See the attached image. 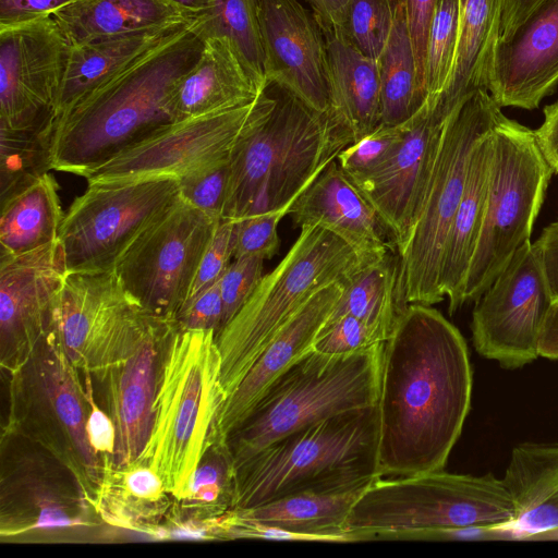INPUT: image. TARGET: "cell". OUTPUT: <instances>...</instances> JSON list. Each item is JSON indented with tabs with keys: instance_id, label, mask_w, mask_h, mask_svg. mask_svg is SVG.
I'll return each instance as SVG.
<instances>
[{
	"instance_id": "44",
	"label": "cell",
	"mask_w": 558,
	"mask_h": 558,
	"mask_svg": "<svg viewBox=\"0 0 558 558\" xmlns=\"http://www.w3.org/2000/svg\"><path fill=\"white\" fill-rule=\"evenodd\" d=\"M229 160L179 179L180 196L194 207L223 219L229 187Z\"/></svg>"
},
{
	"instance_id": "34",
	"label": "cell",
	"mask_w": 558,
	"mask_h": 558,
	"mask_svg": "<svg viewBox=\"0 0 558 558\" xmlns=\"http://www.w3.org/2000/svg\"><path fill=\"white\" fill-rule=\"evenodd\" d=\"M49 172L0 199V257L29 253L59 240L63 211Z\"/></svg>"
},
{
	"instance_id": "9",
	"label": "cell",
	"mask_w": 558,
	"mask_h": 558,
	"mask_svg": "<svg viewBox=\"0 0 558 558\" xmlns=\"http://www.w3.org/2000/svg\"><path fill=\"white\" fill-rule=\"evenodd\" d=\"M80 373L49 329L27 360L10 373L9 415L3 430L51 453L73 473L95 505L106 459L88 441L90 404Z\"/></svg>"
},
{
	"instance_id": "37",
	"label": "cell",
	"mask_w": 558,
	"mask_h": 558,
	"mask_svg": "<svg viewBox=\"0 0 558 558\" xmlns=\"http://www.w3.org/2000/svg\"><path fill=\"white\" fill-rule=\"evenodd\" d=\"M259 11L260 0H207L198 29L203 40L228 39L254 82L266 89Z\"/></svg>"
},
{
	"instance_id": "12",
	"label": "cell",
	"mask_w": 558,
	"mask_h": 558,
	"mask_svg": "<svg viewBox=\"0 0 558 558\" xmlns=\"http://www.w3.org/2000/svg\"><path fill=\"white\" fill-rule=\"evenodd\" d=\"M160 319L125 293L116 270L66 271L50 330L70 362L94 376L131 355Z\"/></svg>"
},
{
	"instance_id": "2",
	"label": "cell",
	"mask_w": 558,
	"mask_h": 558,
	"mask_svg": "<svg viewBox=\"0 0 558 558\" xmlns=\"http://www.w3.org/2000/svg\"><path fill=\"white\" fill-rule=\"evenodd\" d=\"M198 15L92 92L53 129L52 170L87 172L172 122L169 100L203 47Z\"/></svg>"
},
{
	"instance_id": "6",
	"label": "cell",
	"mask_w": 558,
	"mask_h": 558,
	"mask_svg": "<svg viewBox=\"0 0 558 558\" xmlns=\"http://www.w3.org/2000/svg\"><path fill=\"white\" fill-rule=\"evenodd\" d=\"M377 408L305 426L234 469L232 509H248L296 492L369 485L377 473Z\"/></svg>"
},
{
	"instance_id": "1",
	"label": "cell",
	"mask_w": 558,
	"mask_h": 558,
	"mask_svg": "<svg viewBox=\"0 0 558 558\" xmlns=\"http://www.w3.org/2000/svg\"><path fill=\"white\" fill-rule=\"evenodd\" d=\"M473 371L460 330L432 305L409 304L385 342L377 473L444 470L471 409Z\"/></svg>"
},
{
	"instance_id": "38",
	"label": "cell",
	"mask_w": 558,
	"mask_h": 558,
	"mask_svg": "<svg viewBox=\"0 0 558 558\" xmlns=\"http://www.w3.org/2000/svg\"><path fill=\"white\" fill-rule=\"evenodd\" d=\"M52 134L0 128V199L52 170Z\"/></svg>"
},
{
	"instance_id": "43",
	"label": "cell",
	"mask_w": 558,
	"mask_h": 558,
	"mask_svg": "<svg viewBox=\"0 0 558 558\" xmlns=\"http://www.w3.org/2000/svg\"><path fill=\"white\" fill-rule=\"evenodd\" d=\"M290 207L246 216L235 220L233 258H271L279 248L278 225Z\"/></svg>"
},
{
	"instance_id": "42",
	"label": "cell",
	"mask_w": 558,
	"mask_h": 558,
	"mask_svg": "<svg viewBox=\"0 0 558 558\" xmlns=\"http://www.w3.org/2000/svg\"><path fill=\"white\" fill-rule=\"evenodd\" d=\"M404 122L395 126L380 125L360 141L348 145L337 156L339 165L352 177L379 167L403 138Z\"/></svg>"
},
{
	"instance_id": "33",
	"label": "cell",
	"mask_w": 558,
	"mask_h": 558,
	"mask_svg": "<svg viewBox=\"0 0 558 558\" xmlns=\"http://www.w3.org/2000/svg\"><path fill=\"white\" fill-rule=\"evenodd\" d=\"M506 0H459V38L454 65L440 97L450 112L477 89H487Z\"/></svg>"
},
{
	"instance_id": "7",
	"label": "cell",
	"mask_w": 558,
	"mask_h": 558,
	"mask_svg": "<svg viewBox=\"0 0 558 558\" xmlns=\"http://www.w3.org/2000/svg\"><path fill=\"white\" fill-rule=\"evenodd\" d=\"M374 260V259H373ZM372 260L332 232L304 225L286 256L216 335L226 399L283 324L319 289L345 282Z\"/></svg>"
},
{
	"instance_id": "41",
	"label": "cell",
	"mask_w": 558,
	"mask_h": 558,
	"mask_svg": "<svg viewBox=\"0 0 558 558\" xmlns=\"http://www.w3.org/2000/svg\"><path fill=\"white\" fill-rule=\"evenodd\" d=\"M390 336L381 328L351 315L326 322L313 351L327 357H342L385 342Z\"/></svg>"
},
{
	"instance_id": "49",
	"label": "cell",
	"mask_w": 558,
	"mask_h": 558,
	"mask_svg": "<svg viewBox=\"0 0 558 558\" xmlns=\"http://www.w3.org/2000/svg\"><path fill=\"white\" fill-rule=\"evenodd\" d=\"M110 471L129 495L148 504L163 505L166 488L160 476L148 465L135 463L125 469H116L110 463Z\"/></svg>"
},
{
	"instance_id": "52",
	"label": "cell",
	"mask_w": 558,
	"mask_h": 558,
	"mask_svg": "<svg viewBox=\"0 0 558 558\" xmlns=\"http://www.w3.org/2000/svg\"><path fill=\"white\" fill-rule=\"evenodd\" d=\"M551 299L558 302V219L544 228L534 242Z\"/></svg>"
},
{
	"instance_id": "26",
	"label": "cell",
	"mask_w": 558,
	"mask_h": 558,
	"mask_svg": "<svg viewBox=\"0 0 558 558\" xmlns=\"http://www.w3.org/2000/svg\"><path fill=\"white\" fill-rule=\"evenodd\" d=\"M502 481L514 498L517 514L496 537L558 541V441L515 445Z\"/></svg>"
},
{
	"instance_id": "31",
	"label": "cell",
	"mask_w": 558,
	"mask_h": 558,
	"mask_svg": "<svg viewBox=\"0 0 558 558\" xmlns=\"http://www.w3.org/2000/svg\"><path fill=\"white\" fill-rule=\"evenodd\" d=\"M190 22L73 45L53 110V129L120 69Z\"/></svg>"
},
{
	"instance_id": "30",
	"label": "cell",
	"mask_w": 558,
	"mask_h": 558,
	"mask_svg": "<svg viewBox=\"0 0 558 558\" xmlns=\"http://www.w3.org/2000/svg\"><path fill=\"white\" fill-rule=\"evenodd\" d=\"M196 16L168 0H76L52 15L72 46L178 25Z\"/></svg>"
},
{
	"instance_id": "14",
	"label": "cell",
	"mask_w": 558,
	"mask_h": 558,
	"mask_svg": "<svg viewBox=\"0 0 558 558\" xmlns=\"http://www.w3.org/2000/svg\"><path fill=\"white\" fill-rule=\"evenodd\" d=\"M221 220L180 196L117 263L114 270L125 293L147 313L173 320Z\"/></svg>"
},
{
	"instance_id": "20",
	"label": "cell",
	"mask_w": 558,
	"mask_h": 558,
	"mask_svg": "<svg viewBox=\"0 0 558 558\" xmlns=\"http://www.w3.org/2000/svg\"><path fill=\"white\" fill-rule=\"evenodd\" d=\"M66 275L60 241L26 254L0 257V364L17 369L48 332Z\"/></svg>"
},
{
	"instance_id": "11",
	"label": "cell",
	"mask_w": 558,
	"mask_h": 558,
	"mask_svg": "<svg viewBox=\"0 0 558 558\" xmlns=\"http://www.w3.org/2000/svg\"><path fill=\"white\" fill-rule=\"evenodd\" d=\"M493 156L485 217L463 299L476 301L514 252L530 241L553 169L534 131L501 116L492 130Z\"/></svg>"
},
{
	"instance_id": "18",
	"label": "cell",
	"mask_w": 558,
	"mask_h": 558,
	"mask_svg": "<svg viewBox=\"0 0 558 558\" xmlns=\"http://www.w3.org/2000/svg\"><path fill=\"white\" fill-rule=\"evenodd\" d=\"M71 43L52 16L0 26V128L51 130Z\"/></svg>"
},
{
	"instance_id": "15",
	"label": "cell",
	"mask_w": 558,
	"mask_h": 558,
	"mask_svg": "<svg viewBox=\"0 0 558 558\" xmlns=\"http://www.w3.org/2000/svg\"><path fill=\"white\" fill-rule=\"evenodd\" d=\"M1 445L2 537L78 531L95 525L94 502L58 459L11 432L3 430Z\"/></svg>"
},
{
	"instance_id": "13",
	"label": "cell",
	"mask_w": 558,
	"mask_h": 558,
	"mask_svg": "<svg viewBox=\"0 0 558 558\" xmlns=\"http://www.w3.org/2000/svg\"><path fill=\"white\" fill-rule=\"evenodd\" d=\"M180 197L173 177L88 184L66 213L59 241L68 272H105Z\"/></svg>"
},
{
	"instance_id": "36",
	"label": "cell",
	"mask_w": 558,
	"mask_h": 558,
	"mask_svg": "<svg viewBox=\"0 0 558 558\" xmlns=\"http://www.w3.org/2000/svg\"><path fill=\"white\" fill-rule=\"evenodd\" d=\"M376 62L380 84L381 125L402 124L418 110L425 97L418 85L412 41L399 0L390 36Z\"/></svg>"
},
{
	"instance_id": "28",
	"label": "cell",
	"mask_w": 558,
	"mask_h": 558,
	"mask_svg": "<svg viewBox=\"0 0 558 558\" xmlns=\"http://www.w3.org/2000/svg\"><path fill=\"white\" fill-rule=\"evenodd\" d=\"M329 69L327 117L352 144L381 125L377 62L343 37L324 33Z\"/></svg>"
},
{
	"instance_id": "47",
	"label": "cell",
	"mask_w": 558,
	"mask_h": 558,
	"mask_svg": "<svg viewBox=\"0 0 558 558\" xmlns=\"http://www.w3.org/2000/svg\"><path fill=\"white\" fill-rule=\"evenodd\" d=\"M223 305L219 281L190 296L173 322L181 330H215L222 324Z\"/></svg>"
},
{
	"instance_id": "24",
	"label": "cell",
	"mask_w": 558,
	"mask_h": 558,
	"mask_svg": "<svg viewBox=\"0 0 558 558\" xmlns=\"http://www.w3.org/2000/svg\"><path fill=\"white\" fill-rule=\"evenodd\" d=\"M343 290L335 282L316 291L278 330L226 399L213 433V444H227L267 389L306 353L331 314ZM211 444V445H213Z\"/></svg>"
},
{
	"instance_id": "23",
	"label": "cell",
	"mask_w": 558,
	"mask_h": 558,
	"mask_svg": "<svg viewBox=\"0 0 558 558\" xmlns=\"http://www.w3.org/2000/svg\"><path fill=\"white\" fill-rule=\"evenodd\" d=\"M558 85V0H543L494 49L487 90L502 107L532 110Z\"/></svg>"
},
{
	"instance_id": "29",
	"label": "cell",
	"mask_w": 558,
	"mask_h": 558,
	"mask_svg": "<svg viewBox=\"0 0 558 558\" xmlns=\"http://www.w3.org/2000/svg\"><path fill=\"white\" fill-rule=\"evenodd\" d=\"M492 156L490 131L473 150L462 198L445 245L440 283L451 315L465 304V281L485 217Z\"/></svg>"
},
{
	"instance_id": "48",
	"label": "cell",
	"mask_w": 558,
	"mask_h": 558,
	"mask_svg": "<svg viewBox=\"0 0 558 558\" xmlns=\"http://www.w3.org/2000/svg\"><path fill=\"white\" fill-rule=\"evenodd\" d=\"M438 0H399L401 3L416 63L417 81L425 99L426 78L425 60L428 29Z\"/></svg>"
},
{
	"instance_id": "10",
	"label": "cell",
	"mask_w": 558,
	"mask_h": 558,
	"mask_svg": "<svg viewBox=\"0 0 558 558\" xmlns=\"http://www.w3.org/2000/svg\"><path fill=\"white\" fill-rule=\"evenodd\" d=\"M501 116V108L483 88L448 116L418 219L400 254L399 286L407 305H434L445 299L440 283L444 251L471 157Z\"/></svg>"
},
{
	"instance_id": "55",
	"label": "cell",
	"mask_w": 558,
	"mask_h": 558,
	"mask_svg": "<svg viewBox=\"0 0 558 558\" xmlns=\"http://www.w3.org/2000/svg\"><path fill=\"white\" fill-rule=\"evenodd\" d=\"M542 1L506 0L499 38H508Z\"/></svg>"
},
{
	"instance_id": "56",
	"label": "cell",
	"mask_w": 558,
	"mask_h": 558,
	"mask_svg": "<svg viewBox=\"0 0 558 558\" xmlns=\"http://www.w3.org/2000/svg\"><path fill=\"white\" fill-rule=\"evenodd\" d=\"M539 355L558 361V302L553 303L543 326Z\"/></svg>"
},
{
	"instance_id": "35",
	"label": "cell",
	"mask_w": 558,
	"mask_h": 558,
	"mask_svg": "<svg viewBox=\"0 0 558 558\" xmlns=\"http://www.w3.org/2000/svg\"><path fill=\"white\" fill-rule=\"evenodd\" d=\"M400 255L391 250L367 263L343 282L342 293L326 322L344 315L384 329L389 336L407 305L401 296Z\"/></svg>"
},
{
	"instance_id": "53",
	"label": "cell",
	"mask_w": 558,
	"mask_h": 558,
	"mask_svg": "<svg viewBox=\"0 0 558 558\" xmlns=\"http://www.w3.org/2000/svg\"><path fill=\"white\" fill-rule=\"evenodd\" d=\"M534 133L542 154L558 173V100L544 108V122Z\"/></svg>"
},
{
	"instance_id": "17",
	"label": "cell",
	"mask_w": 558,
	"mask_h": 558,
	"mask_svg": "<svg viewBox=\"0 0 558 558\" xmlns=\"http://www.w3.org/2000/svg\"><path fill=\"white\" fill-rule=\"evenodd\" d=\"M259 96L234 108L169 122L92 169L84 178L88 184L163 175L181 179L229 160Z\"/></svg>"
},
{
	"instance_id": "19",
	"label": "cell",
	"mask_w": 558,
	"mask_h": 558,
	"mask_svg": "<svg viewBox=\"0 0 558 558\" xmlns=\"http://www.w3.org/2000/svg\"><path fill=\"white\" fill-rule=\"evenodd\" d=\"M426 98L404 122L403 138L376 169L352 177L385 222L399 255L418 219L448 116Z\"/></svg>"
},
{
	"instance_id": "22",
	"label": "cell",
	"mask_w": 558,
	"mask_h": 558,
	"mask_svg": "<svg viewBox=\"0 0 558 558\" xmlns=\"http://www.w3.org/2000/svg\"><path fill=\"white\" fill-rule=\"evenodd\" d=\"M175 327L161 318L131 355L92 376L116 427V469L135 464L149 439L162 354Z\"/></svg>"
},
{
	"instance_id": "39",
	"label": "cell",
	"mask_w": 558,
	"mask_h": 558,
	"mask_svg": "<svg viewBox=\"0 0 558 558\" xmlns=\"http://www.w3.org/2000/svg\"><path fill=\"white\" fill-rule=\"evenodd\" d=\"M458 38L459 0H438L426 46V98L438 101L447 89L454 65Z\"/></svg>"
},
{
	"instance_id": "27",
	"label": "cell",
	"mask_w": 558,
	"mask_h": 558,
	"mask_svg": "<svg viewBox=\"0 0 558 558\" xmlns=\"http://www.w3.org/2000/svg\"><path fill=\"white\" fill-rule=\"evenodd\" d=\"M264 90L230 41L210 37L204 39L198 59L177 83L169 113L172 121L185 120L251 102Z\"/></svg>"
},
{
	"instance_id": "21",
	"label": "cell",
	"mask_w": 558,
	"mask_h": 558,
	"mask_svg": "<svg viewBox=\"0 0 558 558\" xmlns=\"http://www.w3.org/2000/svg\"><path fill=\"white\" fill-rule=\"evenodd\" d=\"M259 23L267 85L289 90L327 116V43L313 13L298 0H260Z\"/></svg>"
},
{
	"instance_id": "45",
	"label": "cell",
	"mask_w": 558,
	"mask_h": 558,
	"mask_svg": "<svg viewBox=\"0 0 558 558\" xmlns=\"http://www.w3.org/2000/svg\"><path fill=\"white\" fill-rule=\"evenodd\" d=\"M264 260L259 257L233 258L223 272L219 280L223 305L220 330L239 312L264 276Z\"/></svg>"
},
{
	"instance_id": "40",
	"label": "cell",
	"mask_w": 558,
	"mask_h": 558,
	"mask_svg": "<svg viewBox=\"0 0 558 558\" xmlns=\"http://www.w3.org/2000/svg\"><path fill=\"white\" fill-rule=\"evenodd\" d=\"M398 0H349L343 38L377 60L390 36Z\"/></svg>"
},
{
	"instance_id": "51",
	"label": "cell",
	"mask_w": 558,
	"mask_h": 558,
	"mask_svg": "<svg viewBox=\"0 0 558 558\" xmlns=\"http://www.w3.org/2000/svg\"><path fill=\"white\" fill-rule=\"evenodd\" d=\"M76 0H0V26H11L52 16Z\"/></svg>"
},
{
	"instance_id": "57",
	"label": "cell",
	"mask_w": 558,
	"mask_h": 558,
	"mask_svg": "<svg viewBox=\"0 0 558 558\" xmlns=\"http://www.w3.org/2000/svg\"><path fill=\"white\" fill-rule=\"evenodd\" d=\"M171 3L178 5L179 8L194 13L196 15L201 14L205 11L207 7V0H168Z\"/></svg>"
},
{
	"instance_id": "5",
	"label": "cell",
	"mask_w": 558,
	"mask_h": 558,
	"mask_svg": "<svg viewBox=\"0 0 558 558\" xmlns=\"http://www.w3.org/2000/svg\"><path fill=\"white\" fill-rule=\"evenodd\" d=\"M220 371L215 330L175 327L162 354L150 436L136 463L151 468L177 500L189 497L194 473L213 444L226 401Z\"/></svg>"
},
{
	"instance_id": "25",
	"label": "cell",
	"mask_w": 558,
	"mask_h": 558,
	"mask_svg": "<svg viewBox=\"0 0 558 558\" xmlns=\"http://www.w3.org/2000/svg\"><path fill=\"white\" fill-rule=\"evenodd\" d=\"M288 215L296 227L315 225L332 232L369 260L397 250L376 208L337 158L298 196Z\"/></svg>"
},
{
	"instance_id": "46",
	"label": "cell",
	"mask_w": 558,
	"mask_h": 558,
	"mask_svg": "<svg viewBox=\"0 0 558 558\" xmlns=\"http://www.w3.org/2000/svg\"><path fill=\"white\" fill-rule=\"evenodd\" d=\"M234 242L235 220L222 219L201 260L189 298L220 280L233 258Z\"/></svg>"
},
{
	"instance_id": "50",
	"label": "cell",
	"mask_w": 558,
	"mask_h": 558,
	"mask_svg": "<svg viewBox=\"0 0 558 558\" xmlns=\"http://www.w3.org/2000/svg\"><path fill=\"white\" fill-rule=\"evenodd\" d=\"M84 384L90 404L86 433L93 449L104 459H113L116 449V427L109 414L95 401L94 386L90 374L83 373Z\"/></svg>"
},
{
	"instance_id": "4",
	"label": "cell",
	"mask_w": 558,
	"mask_h": 558,
	"mask_svg": "<svg viewBox=\"0 0 558 558\" xmlns=\"http://www.w3.org/2000/svg\"><path fill=\"white\" fill-rule=\"evenodd\" d=\"M515 514L514 498L502 478L439 470L376 478L351 509L345 530L365 541H395L408 532H415L417 541H446L458 531L465 539L496 533Z\"/></svg>"
},
{
	"instance_id": "8",
	"label": "cell",
	"mask_w": 558,
	"mask_h": 558,
	"mask_svg": "<svg viewBox=\"0 0 558 558\" xmlns=\"http://www.w3.org/2000/svg\"><path fill=\"white\" fill-rule=\"evenodd\" d=\"M385 342L342 357L312 350L294 363L229 435L234 469L305 426L377 407Z\"/></svg>"
},
{
	"instance_id": "54",
	"label": "cell",
	"mask_w": 558,
	"mask_h": 558,
	"mask_svg": "<svg viewBox=\"0 0 558 558\" xmlns=\"http://www.w3.org/2000/svg\"><path fill=\"white\" fill-rule=\"evenodd\" d=\"M323 33L343 37V25L349 0H307Z\"/></svg>"
},
{
	"instance_id": "3",
	"label": "cell",
	"mask_w": 558,
	"mask_h": 558,
	"mask_svg": "<svg viewBox=\"0 0 558 558\" xmlns=\"http://www.w3.org/2000/svg\"><path fill=\"white\" fill-rule=\"evenodd\" d=\"M350 144L326 114L270 84L232 148L223 219L291 207Z\"/></svg>"
},
{
	"instance_id": "32",
	"label": "cell",
	"mask_w": 558,
	"mask_h": 558,
	"mask_svg": "<svg viewBox=\"0 0 558 558\" xmlns=\"http://www.w3.org/2000/svg\"><path fill=\"white\" fill-rule=\"evenodd\" d=\"M367 487L305 489L257 507L231 510L244 520L326 536L333 543L363 542L365 539L361 534L347 532L345 522Z\"/></svg>"
},
{
	"instance_id": "16",
	"label": "cell",
	"mask_w": 558,
	"mask_h": 558,
	"mask_svg": "<svg viewBox=\"0 0 558 558\" xmlns=\"http://www.w3.org/2000/svg\"><path fill=\"white\" fill-rule=\"evenodd\" d=\"M534 243L522 244L475 301L471 333L476 352L506 369L539 357L544 323L553 305Z\"/></svg>"
}]
</instances>
